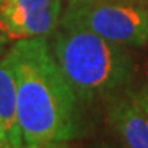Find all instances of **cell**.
Listing matches in <instances>:
<instances>
[{"instance_id":"cell-1","label":"cell","mask_w":148,"mask_h":148,"mask_svg":"<svg viewBox=\"0 0 148 148\" xmlns=\"http://www.w3.org/2000/svg\"><path fill=\"white\" fill-rule=\"evenodd\" d=\"M8 55L18 85V119L24 142H70L86 136V106L60 70L47 38H21Z\"/></svg>"},{"instance_id":"cell-7","label":"cell","mask_w":148,"mask_h":148,"mask_svg":"<svg viewBox=\"0 0 148 148\" xmlns=\"http://www.w3.org/2000/svg\"><path fill=\"white\" fill-rule=\"evenodd\" d=\"M21 148H71V145L68 142H35V144L24 142Z\"/></svg>"},{"instance_id":"cell-10","label":"cell","mask_w":148,"mask_h":148,"mask_svg":"<svg viewBox=\"0 0 148 148\" xmlns=\"http://www.w3.org/2000/svg\"><path fill=\"white\" fill-rule=\"evenodd\" d=\"M89 2H134V0H68V3H89Z\"/></svg>"},{"instance_id":"cell-5","label":"cell","mask_w":148,"mask_h":148,"mask_svg":"<svg viewBox=\"0 0 148 148\" xmlns=\"http://www.w3.org/2000/svg\"><path fill=\"white\" fill-rule=\"evenodd\" d=\"M106 115L119 148H148V110L134 91L127 89L107 100Z\"/></svg>"},{"instance_id":"cell-15","label":"cell","mask_w":148,"mask_h":148,"mask_svg":"<svg viewBox=\"0 0 148 148\" xmlns=\"http://www.w3.org/2000/svg\"><path fill=\"white\" fill-rule=\"evenodd\" d=\"M147 89H148V88H147Z\"/></svg>"},{"instance_id":"cell-6","label":"cell","mask_w":148,"mask_h":148,"mask_svg":"<svg viewBox=\"0 0 148 148\" xmlns=\"http://www.w3.org/2000/svg\"><path fill=\"white\" fill-rule=\"evenodd\" d=\"M0 121L9 144L14 148H21L24 139L18 119V85L8 51L0 58Z\"/></svg>"},{"instance_id":"cell-4","label":"cell","mask_w":148,"mask_h":148,"mask_svg":"<svg viewBox=\"0 0 148 148\" xmlns=\"http://www.w3.org/2000/svg\"><path fill=\"white\" fill-rule=\"evenodd\" d=\"M62 0H5L0 3V27L9 38L47 36L60 23Z\"/></svg>"},{"instance_id":"cell-3","label":"cell","mask_w":148,"mask_h":148,"mask_svg":"<svg viewBox=\"0 0 148 148\" xmlns=\"http://www.w3.org/2000/svg\"><path fill=\"white\" fill-rule=\"evenodd\" d=\"M59 24L94 32L124 47L148 42V9L134 2L68 3Z\"/></svg>"},{"instance_id":"cell-12","label":"cell","mask_w":148,"mask_h":148,"mask_svg":"<svg viewBox=\"0 0 148 148\" xmlns=\"http://www.w3.org/2000/svg\"><path fill=\"white\" fill-rule=\"evenodd\" d=\"M2 140H8V136H6V132L3 129L2 121H0V142H2Z\"/></svg>"},{"instance_id":"cell-11","label":"cell","mask_w":148,"mask_h":148,"mask_svg":"<svg viewBox=\"0 0 148 148\" xmlns=\"http://www.w3.org/2000/svg\"><path fill=\"white\" fill-rule=\"evenodd\" d=\"M91 148H116V147H113L109 142H97V144H94Z\"/></svg>"},{"instance_id":"cell-13","label":"cell","mask_w":148,"mask_h":148,"mask_svg":"<svg viewBox=\"0 0 148 148\" xmlns=\"http://www.w3.org/2000/svg\"><path fill=\"white\" fill-rule=\"evenodd\" d=\"M0 148H14V147L9 144V140H2L0 142Z\"/></svg>"},{"instance_id":"cell-2","label":"cell","mask_w":148,"mask_h":148,"mask_svg":"<svg viewBox=\"0 0 148 148\" xmlns=\"http://www.w3.org/2000/svg\"><path fill=\"white\" fill-rule=\"evenodd\" d=\"M51 49L85 106L107 101L127 91L134 77V60L125 47L94 32L60 27Z\"/></svg>"},{"instance_id":"cell-14","label":"cell","mask_w":148,"mask_h":148,"mask_svg":"<svg viewBox=\"0 0 148 148\" xmlns=\"http://www.w3.org/2000/svg\"><path fill=\"white\" fill-rule=\"evenodd\" d=\"M2 2H5V0H0V3H2Z\"/></svg>"},{"instance_id":"cell-8","label":"cell","mask_w":148,"mask_h":148,"mask_svg":"<svg viewBox=\"0 0 148 148\" xmlns=\"http://www.w3.org/2000/svg\"><path fill=\"white\" fill-rule=\"evenodd\" d=\"M8 39H9L8 33L0 27V58L5 55V47H6V44H8Z\"/></svg>"},{"instance_id":"cell-9","label":"cell","mask_w":148,"mask_h":148,"mask_svg":"<svg viewBox=\"0 0 148 148\" xmlns=\"http://www.w3.org/2000/svg\"><path fill=\"white\" fill-rule=\"evenodd\" d=\"M136 95H138V98H139V101L142 103V106L148 110V89L145 88V89H142V91L136 92Z\"/></svg>"}]
</instances>
